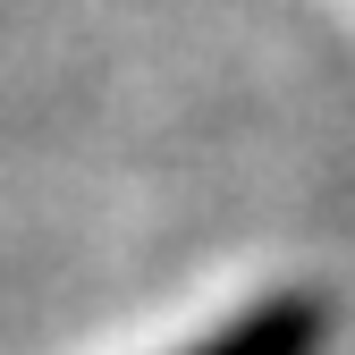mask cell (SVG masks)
Instances as JSON below:
<instances>
[{
  "label": "cell",
  "mask_w": 355,
  "mask_h": 355,
  "mask_svg": "<svg viewBox=\"0 0 355 355\" xmlns=\"http://www.w3.org/2000/svg\"><path fill=\"white\" fill-rule=\"evenodd\" d=\"M322 338H330V304L322 296H262L229 330H211V338L178 347V355H322Z\"/></svg>",
  "instance_id": "cell-1"
}]
</instances>
